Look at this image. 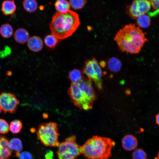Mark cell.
I'll return each mask as SVG.
<instances>
[{"mask_svg": "<svg viewBox=\"0 0 159 159\" xmlns=\"http://www.w3.org/2000/svg\"><path fill=\"white\" fill-rule=\"evenodd\" d=\"M114 40L121 51L131 54L139 53L147 41L140 27L132 24L125 25L120 29Z\"/></svg>", "mask_w": 159, "mask_h": 159, "instance_id": "1", "label": "cell"}, {"mask_svg": "<svg viewBox=\"0 0 159 159\" xmlns=\"http://www.w3.org/2000/svg\"><path fill=\"white\" fill-rule=\"evenodd\" d=\"M92 81L83 79L72 83L68 93L74 104L80 109L88 110L92 109L97 95Z\"/></svg>", "mask_w": 159, "mask_h": 159, "instance_id": "2", "label": "cell"}, {"mask_svg": "<svg viewBox=\"0 0 159 159\" xmlns=\"http://www.w3.org/2000/svg\"><path fill=\"white\" fill-rule=\"evenodd\" d=\"M80 24L78 14L69 10L64 13L56 12L52 16L49 28L52 34L59 39H63L71 36Z\"/></svg>", "mask_w": 159, "mask_h": 159, "instance_id": "3", "label": "cell"}, {"mask_svg": "<svg viewBox=\"0 0 159 159\" xmlns=\"http://www.w3.org/2000/svg\"><path fill=\"white\" fill-rule=\"evenodd\" d=\"M115 142L106 137L93 136L81 146V154L87 159H108Z\"/></svg>", "mask_w": 159, "mask_h": 159, "instance_id": "4", "label": "cell"}, {"mask_svg": "<svg viewBox=\"0 0 159 159\" xmlns=\"http://www.w3.org/2000/svg\"><path fill=\"white\" fill-rule=\"evenodd\" d=\"M38 139L44 145L52 147H58L59 134L57 123L48 122L41 124L37 132Z\"/></svg>", "mask_w": 159, "mask_h": 159, "instance_id": "5", "label": "cell"}, {"mask_svg": "<svg viewBox=\"0 0 159 159\" xmlns=\"http://www.w3.org/2000/svg\"><path fill=\"white\" fill-rule=\"evenodd\" d=\"M76 140L75 136L72 135L59 143L57 152L58 159H75L81 154V146Z\"/></svg>", "mask_w": 159, "mask_h": 159, "instance_id": "6", "label": "cell"}, {"mask_svg": "<svg viewBox=\"0 0 159 159\" xmlns=\"http://www.w3.org/2000/svg\"><path fill=\"white\" fill-rule=\"evenodd\" d=\"M83 73L88 79L94 82L95 86L100 91L103 90L101 67L95 58H93L86 61L83 68Z\"/></svg>", "mask_w": 159, "mask_h": 159, "instance_id": "7", "label": "cell"}, {"mask_svg": "<svg viewBox=\"0 0 159 159\" xmlns=\"http://www.w3.org/2000/svg\"><path fill=\"white\" fill-rule=\"evenodd\" d=\"M151 6L149 0H134L130 5L127 6V13L132 19H136L148 12Z\"/></svg>", "mask_w": 159, "mask_h": 159, "instance_id": "8", "label": "cell"}, {"mask_svg": "<svg viewBox=\"0 0 159 159\" xmlns=\"http://www.w3.org/2000/svg\"><path fill=\"white\" fill-rule=\"evenodd\" d=\"M19 103V101L12 94L5 92L0 94V106L5 113H15Z\"/></svg>", "mask_w": 159, "mask_h": 159, "instance_id": "9", "label": "cell"}, {"mask_svg": "<svg viewBox=\"0 0 159 159\" xmlns=\"http://www.w3.org/2000/svg\"><path fill=\"white\" fill-rule=\"evenodd\" d=\"M122 145L125 150L130 151L136 148L138 145V141L136 138L133 135H127L122 138Z\"/></svg>", "mask_w": 159, "mask_h": 159, "instance_id": "10", "label": "cell"}, {"mask_svg": "<svg viewBox=\"0 0 159 159\" xmlns=\"http://www.w3.org/2000/svg\"><path fill=\"white\" fill-rule=\"evenodd\" d=\"M27 45L31 51L37 52L41 51L43 47V42L39 37L33 36L29 38L27 42Z\"/></svg>", "mask_w": 159, "mask_h": 159, "instance_id": "11", "label": "cell"}, {"mask_svg": "<svg viewBox=\"0 0 159 159\" xmlns=\"http://www.w3.org/2000/svg\"><path fill=\"white\" fill-rule=\"evenodd\" d=\"M14 37L17 42L23 44L28 41L29 38V35L26 29L23 28H19L15 31Z\"/></svg>", "mask_w": 159, "mask_h": 159, "instance_id": "12", "label": "cell"}, {"mask_svg": "<svg viewBox=\"0 0 159 159\" xmlns=\"http://www.w3.org/2000/svg\"><path fill=\"white\" fill-rule=\"evenodd\" d=\"M0 145L2 149V159H8L11 155L12 151L7 138L4 136H0Z\"/></svg>", "mask_w": 159, "mask_h": 159, "instance_id": "13", "label": "cell"}, {"mask_svg": "<svg viewBox=\"0 0 159 159\" xmlns=\"http://www.w3.org/2000/svg\"><path fill=\"white\" fill-rule=\"evenodd\" d=\"M16 9V6L14 0L4 1L1 6V10L3 14L6 16L13 14Z\"/></svg>", "mask_w": 159, "mask_h": 159, "instance_id": "14", "label": "cell"}, {"mask_svg": "<svg viewBox=\"0 0 159 159\" xmlns=\"http://www.w3.org/2000/svg\"><path fill=\"white\" fill-rule=\"evenodd\" d=\"M107 65L109 69L111 72L116 73L120 70L122 67V63L118 58L112 57L109 59Z\"/></svg>", "mask_w": 159, "mask_h": 159, "instance_id": "15", "label": "cell"}, {"mask_svg": "<svg viewBox=\"0 0 159 159\" xmlns=\"http://www.w3.org/2000/svg\"><path fill=\"white\" fill-rule=\"evenodd\" d=\"M54 5L58 12L64 13L70 10V4L69 2L67 0H57Z\"/></svg>", "mask_w": 159, "mask_h": 159, "instance_id": "16", "label": "cell"}, {"mask_svg": "<svg viewBox=\"0 0 159 159\" xmlns=\"http://www.w3.org/2000/svg\"><path fill=\"white\" fill-rule=\"evenodd\" d=\"M10 147L12 150L16 153V155L17 157L22 149V145L20 140L15 138L11 139L9 142Z\"/></svg>", "mask_w": 159, "mask_h": 159, "instance_id": "17", "label": "cell"}, {"mask_svg": "<svg viewBox=\"0 0 159 159\" xmlns=\"http://www.w3.org/2000/svg\"><path fill=\"white\" fill-rule=\"evenodd\" d=\"M13 32L12 27L9 24H4L0 27V33L4 38H8L11 37Z\"/></svg>", "mask_w": 159, "mask_h": 159, "instance_id": "18", "label": "cell"}, {"mask_svg": "<svg viewBox=\"0 0 159 159\" xmlns=\"http://www.w3.org/2000/svg\"><path fill=\"white\" fill-rule=\"evenodd\" d=\"M23 5L25 10L29 13H32L36 11L38 7V4L36 0H24Z\"/></svg>", "mask_w": 159, "mask_h": 159, "instance_id": "19", "label": "cell"}, {"mask_svg": "<svg viewBox=\"0 0 159 159\" xmlns=\"http://www.w3.org/2000/svg\"><path fill=\"white\" fill-rule=\"evenodd\" d=\"M68 77L72 83H76L83 80L82 74L80 70L75 69L70 71Z\"/></svg>", "mask_w": 159, "mask_h": 159, "instance_id": "20", "label": "cell"}, {"mask_svg": "<svg viewBox=\"0 0 159 159\" xmlns=\"http://www.w3.org/2000/svg\"><path fill=\"white\" fill-rule=\"evenodd\" d=\"M136 19L137 24L139 27L146 28L150 25V18L148 15L145 14L138 17Z\"/></svg>", "mask_w": 159, "mask_h": 159, "instance_id": "21", "label": "cell"}, {"mask_svg": "<svg viewBox=\"0 0 159 159\" xmlns=\"http://www.w3.org/2000/svg\"><path fill=\"white\" fill-rule=\"evenodd\" d=\"M59 41V39L52 34L47 35L44 39L45 45L51 48H54Z\"/></svg>", "mask_w": 159, "mask_h": 159, "instance_id": "22", "label": "cell"}, {"mask_svg": "<svg viewBox=\"0 0 159 159\" xmlns=\"http://www.w3.org/2000/svg\"><path fill=\"white\" fill-rule=\"evenodd\" d=\"M22 127L21 121L19 120H15L11 122L9 129L13 133L17 134L20 132Z\"/></svg>", "mask_w": 159, "mask_h": 159, "instance_id": "23", "label": "cell"}, {"mask_svg": "<svg viewBox=\"0 0 159 159\" xmlns=\"http://www.w3.org/2000/svg\"><path fill=\"white\" fill-rule=\"evenodd\" d=\"M132 159H147V155L142 149L138 148L134 150L132 153Z\"/></svg>", "mask_w": 159, "mask_h": 159, "instance_id": "24", "label": "cell"}, {"mask_svg": "<svg viewBox=\"0 0 159 159\" xmlns=\"http://www.w3.org/2000/svg\"><path fill=\"white\" fill-rule=\"evenodd\" d=\"M71 7L75 9H82L86 4L87 0H69Z\"/></svg>", "mask_w": 159, "mask_h": 159, "instance_id": "25", "label": "cell"}, {"mask_svg": "<svg viewBox=\"0 0 159 159\" xmlns=\"http://www.w3.org/2000/svg\"><path fill=\"white\" fill-rule=\"evenodd\" d=\"M153 9V11L148 14L151 16H155L159 14V0H149Z\"/></svg>", "mask_w": 159, "mask_h": 159, "instance_id": "26", "label": "cell"}, {"mask_svg": "<svg viewBox=\"0 0 159 159\" xmlns=\"http://www.w3.org/2000/svg\"><path fill=\"white\" fill-rule=\"evenodd\" d=\"M8 124L4 120L0 119V133L5 134L9 131Z\"/></svg>", "mask_w": 159, "mask_h": 159, "instance_id": "27", "label": "cell"}, {"mask_svg": "<svg viewBox=\"0 0 159 159\" xmlns=\"http://www.w3.org/2000/svg\"><path fill=\"white\" fill-rule=\"evenodd\" d=\"M19 159H33L32 154L28 152H23L20 153L17 157Z\"/></svg>", "mask_w": 159, "mask_h": 159, "instance_id": "28", "label": "cell"}, {"mask_svg": "<svg viewBox=\"0 0 159 159\" xmlns=\"http://www.w3.org/2000/svg\"><path fill=\"white\" fill-rule=\"evenodd\" d=\"M48 152H47L46 155H45V158L46 159H52V152L51 151H49Z\"/></svg>", "mask_w": 159, "mask_h": 159, "instance_id": "29", "label": "cell"}, {"mask_svg": "<svg viewBox=\"0 0 159 159\" xmlns=\"http://www.w3.org/2000/svg\"><path fill=\"white\" fill-rule=\"evenodd\" d=\"M155 120L156 123L159 126V113L155 116Z\"/></svg>", "mask_w": 159, "mask_h": 159, "instance_id": "30", "label": "cell"}, {"mask_svg": "<svg viewBox=\"0 0 159 159\" xmlns=\"http://www.w3.org/2000/svg\"><path fill=\"white\" fill-rule=\"evenodd\" d=\"M0 159H2V149L0 145Z\"/></svg>", "mask_w": 159, "mask_h": 159, "instance_id": "31", "label": "cell"}, {"mask_svg": "<svg viewBox=\"0 0 159 159\" xmlns=\"http://www.w3.org/2000/svg\"><path fill=\"white\" fill-rule=\"evenodd\" d=\"M158 159H159V151L158 153Z\"/></svg>", "mask_w": 159, "mask_h": 159, "instance_id": "32", "label": "cell"}, {"mask_svg": "<svg viewBox=\"0 0 159 159\" xmlns=\"http://www.w3.org/2000/svg\"><path fill=\"white\" fill-rule=\"evenodd\" d=\"M2 109L1 107L0 106V113H1V112L2 111Z\"/></svg>", "mask_w": 159, "mask_h": 159, "instance_id": "33", "label": "cell"}]
</instances>
